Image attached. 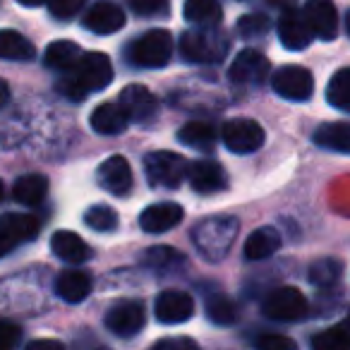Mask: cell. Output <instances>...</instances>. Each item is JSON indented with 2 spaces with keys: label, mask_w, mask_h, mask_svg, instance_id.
<instances>
[{
  "label": "cell",
  "mask_w": 350,
  "mask_h": 350,
  "mask_svg": "<svg viewBox=\"0 0 350 350\" xmlns=\"http://www.w3.org/2000/svg\"><path fill=\"white\" fill-rule=\"evenodd\" d=\"M154 314L161 324H185L195 314V300L190 297V293L165 291L156 297Z\"/></svg>",
  "instance_id": "8fae6325"
},
{
  "label": "cell",
  "mask_w": 350,
  "mask_h": 350,
  "mask_svg": "<svg viewBox=\"0 0 350 350\" xmlns=\"http://www.w3.org/2000/svg\"><path fill=\"white\" fill-rule=\"evenodd\" d=\"M98 185L116 197H125L132 190V170L122 156H108L96 170Z\"/></svg>",
  "instance_id": "7c38bea8"
},
{
  "label": "cell",
  "mask_w": 350,
  "mask_h": 350,
  "mask_svg": "<svg viewBox=\"0 0 350 350\" xmlns=\"http://www.w3.org/2000/svg\"><path fill=\"white\" fill-rule=\"evenodd\" d=\"M257 348L262 350H295V340L278 334H267L257 338Z\"/></svg>",
  "instance_id": "f35d334b"
},
{
  "label": "cell",
  "mask_w": 350,
  "mask_h": 350,
  "mask_svg": "<svg viewBox=\"0 0 350 350\" xmlns=\"http://www.w3.org/2000/svg\"><path fill=\"white\" fill-rule=\"evenodd\" d=\"M312 29L305 20V12H297L295 8L286 10L278 20V39L288 51H305L312 41Z\"/></svg>",
  "instance_id": "e0dca14e"
},
{
  "label": "cell",
  "mask_w": 350,
  "mask_h": 350,
  "mask_svg": "<svg viewBox=\"0 0 350 350\" xmlns=\"http://www.w3.org/2000/svg\"><path fill=\"white\" fill-rule=\"evenodd\" d=\"M221 139H224L226 149L233 151V154H252L264 144V130L257 120L235 118V120H228L224 125Z\"/></svg>",
  "instance_id": "ba28073f"
},
{
  "label": "cell",
  "mask_w": 350,
  "mask_h": 350,
  "mask_svg": "<svg viewBox=\"0 0 350 350\" xmlns=\"http://www.w3.org/2000/svg\"><path fill=\"white\" fill-rule=\"evenodd\" d=\"M8 98H10V87H8L5 79H0V108L5 106Z\"/></svg>",
  "instance_id": "b9f144b4"
},
{
  "label": "cell",
  "mask_w": 350,
  "mask_h": 350,
  "mask_svg": "<svg viewBox=\"0 0 350 350\" xmlns=\"http://www.w3.org/2000/svg\"><path fill=\"white\" fill-rule=\"evenodd\" d=\"M55 293L60 295V300L77 305V302L87 300L89 293H92V278H89V273L79 271V269L60 271L58 281H55Z\"/></svg>",
  "instance_id": "44dd1931"
},
{
  "label": "cell",
  "mask_w": 350,
  "mask_h": 350,
  "mask_svg": "<svg viewBox=\"0 0 350 350\" xmlns=\"http://www.w3.org/2000/svg\"><path fill=\"white\" fill-rule=\"evenodd\" d=\"M36 49L27 36L20 31L3 29L0 31V60H15V63H25V60H34Z\"/></svg>",
  "instance_id": "d4e9b609"
},
{
  "label": "cell",
  "mask_w": 350,
  "mask_h": 350,
  "mask_svg": "<svg viewBox=\"0 0 350 350\" xmlns=\"http://www.w3.org/2000/svg\"><path fill=\"white\" fill-rule=\"evenodd\" d=\"M312 348L314 350H350V331L343 324L326 329L312 338Z\"/></svg>",
  "instance_id": "1f68e13d"
},
{
  "label": "cell",
  "mask_w": 350,
  "mask_h": 350,
  "mask_svg": "<svg viewBox=\"0 0 350 350\" xmlns=\"http://www.w3.org/2000/svg\"><path fill=\"white\" fill-rule=\"evenodd\" d=\"M144 262L154 269H173L175 264H183L185 257L175 247H168V245H159V247H151L146 250L144 254Z\"/></svg>",
  "instance_id": "e575fe53"
},
{
  "label": "cell",
  "mask_w": 350,
  "mask_h": 350,
  "mask_svg": "<svg viewBox=\"0 0 350 350\" xmlns=\"http://www.w3.org/2000/svg\"><path fill=\"white\" fill-rule=\"evenodd\" d=\"M314 142L329 151L350 154V122H324L314 130Z\"/></svg>",
  "instance_id": "484cf974"
},
{
  "label": "cell",
  "mask_w": 350,
  "mask_h": 350,
  "mask_svg": "<svg viewBox=\"0 0 350 350\" xmlns=\"http://www.w3.org/2000/svg\"><path fill=\"white\" fill-rule=\"evenodd\" d=\"M228 39L219 31H190L180 39V55L187 63H221L228 55Z\"/></svg>",
  "instance_id": "3957f363"
},
{
  "label": "cell",
  "mask_w": 350,
  "mask_h": 350,
  "mask_svg": "<svg viewBox=\"0 0 350 350\" xmlns=\"http://www.w3.org/2000/svg\"><path fill=\"white\" fill-rule=\"evenodd\" d=\"M305 20L317 39L331 41L338 34V12L331 0H307Z\"/></svg>",
  "instance_id": "4fadbf2b"
},
{
  "label": "cell",
  "mask_w": 350,
  "mask_h": 350,
  "mask_svg": "<svg viewBox=\"0 0 350 350\" xmlns=\"http://www.w3.org/2000/svg\"><path fill=\"white\" fill-rule=\"evenodd\" d=\"M187 178H190L192 190L200 192V195H214V192L226 190V185H228L224 165L211 159H202L192 163L187 168Z\"/></svg>",
  "instance_id": "2e32d148"
},
{
  "label": "cell",
  "mask_w": 350,
  "mask_h": 350,
  "mask_svg": "<svg viewBox=\"0 0 350 350\" xmlns=\"http://www.w3.org/2000/svg\"><path fill=\"white\" fill-rule=\"evenodd\" d=\"M22 338V329L12 321H3L0 319V350L15 348Z\"/></svg>",
  "instance_id": "ab89813d"
},
{
  "label": "cell",
  "mask_w": 350,
  "mask_h": 350,
  "mask_svg": "<svg viewBox=\"0 0 350 350\" xmlns=\"http://www.w3.org/2000/svg\"><path fill=\"white\" fill-rule=\"evenodd\" d=\"M20 5H25V8H39V5H46L49 0H17Z\"/></svg>",
  "instance_id": "7bdbcfd3"
},
{
  "label": "cell",
  "mask_w": 350,
  "mask_h": 350,
  "mask_svg": "<svg viewBox=\"0 0 350 350\" xmlns=\"http://www.w3.org/2000/svg\"><path fill=\"white\" fill-rule=\"evenodd\" d=\"M240 224L233 216H211V219L202 221L192 230V240L195 247L204 254L206 259H221L224 254H228V250L233 247L235 235H238Z\"/></svg>",
  "instance_id": "7a4b0ae2"
},
{
  "label": "cell",
  "mask_w": 350,
  "mask_h": 350,
  "mask_svg": "<svg viewBox=\"0 0 350 350\" xmlns=\"http://www.w3.org/2000/svg\"><path fill=\"white\" fill-rule=\"evenodd\" d=\"M51 250L58 254L63 262L70 264H82L87 259H92V247L79 238L72 230H58V233L51 238Z\"/></svg>",
  "instance_id": "7402d4cb"
},
{
  "label": "cell",
  "mask_w": 350,
  "mask_h": 350,
  "mask_svg": "<svg viewBox=\"0 0 350 350\" xmlns=\"http://www.w3.org/2000/svg\"><path fill=\"white\" fill-rule=\"evenodd\" d=\"M340 273H343V264L338 259H319L310 267V281L319 288H329L338 281Z\"/></svg>",
  "instance_id": "d6a6232c"
},
{
  "label": "cell",
  "mask_w": 350,
  "mask_h": 350,
  "mask_svg": "<svg viewBox=\"0 0 350 350\" xmlns=\"http://www.w3.org/2000/svg\"><path fill=\"white\" fill-rule=\"evenodd\" d=\"M271 70L267 55H262L259 51H243V53L235 55L233 65L228 70V77L233 84L240 87H259V84L267 82V75Z\"/></svg>",
  "instance_id": "30bf717a"
},
{
  "label": "cell",
  "mask_w": 350,
  "mask_h": 350,
  "mask_svg": "<svg viewBox=\"0 0 350 350\" xmlns=\"http://www.w3.org/2000/svg\"><path fill=\"white\" fill-rule=\"evenodd\" d=\"M87 5V0H49V10L55 20L65 22L72 20L75 15H79V10Z\"/></svg>",
  "instance_id": "74e56055"
},
{
  "label": "cell",
  "mask_w": 350,
  "mask_h": 350,
  "mask_svg": "<svg viewBox=\"0 0 350 350\" xmlns=\"http://www.w3.org/2000/svg\"><path fill=\"white\" fill-rule=\"evenodd\" d=\"M82 25L84 29L94 31V34H116V31H120L125 27V12L118 5H113V3H96L94 8H89Z\"/></svg>",
  "instance_id": "d6986e66"
},
{
  "label": "cell",
  "mask_w": 350,
  "mask_h": 350,
  "mask_svg": "<svg viewBox=\"0 0 350 350\" xmlns=\"http://www.w3.org/2000/svg\"><path fill=\"white\" fill-rule=\"evenodd\" d=\"M345 27H348V34H350V12H348V17H345Z\"/></svg>",
  "instance_id": "f6af8a7d"
},
{
  "label": "cell",
  "mask_w": 350,
  "mask_h": 350,
  "mask_svg": "<svg viewBox=\"0 0 350 350\" xmlns=\"http://www.w3.org/2000/svg\"><path fill=\"white\" fill-rule=\"evenodd\" d=\"M82 55H84V51L79 49L75 41L60 39V41H53V44L46 49L44 63H46V68H51V70L68 72V70H72L75 65L82 60Z\"/></svg>",
  "instance_id": "cb8c5ba5"
},
{
  "label": "cell",
  "mask_w": 350,
  "mask_h": 350,
  "mask_svg": "<svg viewBox=\"0 0 350 350\" xmlns=\"http://www.w3.org/2000/svg\"><path fill=\"white\" fill-rule=\"evenodd\" d=\"M41 221L34 214H3L0 216V240L8 247H17L22 243H29L39 235Z\"/></svg>",
  "instance_id": "9a60e30c"
},
{
  "label": "cell",
  "mask_w": 350,
  "mask_h": 350,
  "mask_svg": "<svg viewBox=\"0 0 350 350\" xmlns=\"http://www.w3.org/2000/svg\"><path fill=\"white\" fill-rule=\"evenodd\" d=\"M178 139L197 151H211L216 146V130L206 122H187L178 130Z\"/></svg>",
  "instance_id": "f1b7e54d"
},
{
  "label": "cell",
  "mask_w": 350,
  "mask_h": 350,
  "mask_svg": "<svg viewBox=\"0 0 350 350\" xmlns=\"http://www.w3.org/2000/svg\"><path fill=\"white\" fill-rule=\"evenodd\" d=\"M173 55V39L165 29H151L132 44L130 60L137 68H163Z\"/></svg>",
  "instance_id": "5b68a950"
},
{
  "label": "cell",
  "mask_w": 350,
  "mask_h": 350,
  "mask_svg": "<svg viewBox=\"0 0 350 350\" xmlns=\"http://www.w3.org/2000/svg\"><path fill=\"white\" fill-rule=\"evenodd\" d=\"M113 82V65L106 53H84L72 70L58 79V92L70 101H82L87 94L101 92Z\"/></svg>",
  "instance_id": "6da1fadb"
},
{
  "label": "cell",
  "mask_w": 350,
  "mask_h": 350,
  "mask_svg": "<svg viewBox=\"0 0 350 350\" xmlns=\"http://www.w3.org/2000/svg\"><path fill=\"white\" fill-rule=\"evenodd\" d=\"M326 98L334 108L350 113V68H343L331 77L326 87Z\"/></svg>",
  "instance_id": "f546056e"
},
{
  "label": "cell",
  "mask_w": 350,
  "mask_h": 350,
  "mask_svg": "<svg viewBox=\"0 0 350 350\" xmlns=\"http://www.w3.org/2000/svg\"><path fill=\"white\" fill-rule=\"evenodd\" d=\"M187 22L200 27H216L224 17L219 0H187L185 10H183Z\"/></svg>",
  "instance_id": "83f0119b"
},
{
  "label": "cell",
  "mask_w": 350,
  "mask_h": 350,
  "mask_svg": "<svg viewBox=\"0 0 350 350\" xmlns=\"http://www.w3.org/2000/svg\"><path fill=\"white\" fill-rule=\"evenodd\" d=\"M89 125H92V130L98 132V135L113 137V135H122V132L127 130L130 118L122 111L120 103H101V106L92 113V118H89Z\"/></svg>",
  "instance_id": "ffe728a7"
},
{
  "label": "cell",
  "mask_w": 350,
  "mask_h": 350,
  "mask_svg": "<svg viewBox=\"0 0 350 350\" xmlns=\"http://www.w3.org/2000/svg\"><path fill=\"white\" fill-rule=\"evenodd\" d=\"M206 314H209V319L219 326L235 324V321H238V305H235L230 297L216 295L206 302Z\"/></svg>",
  "instance_id": "4dcf8cb0"
},
{
  "label": "cell",
  "mask_w": 350,
  "mask_h": 350,
  "mask_svg": "<svg viewBox=\"0 0 350 350\" xmlns=\"http://www.w3.org/2000/svg\"><path fill=\"white\" fill-rule=\"evenodd\" d=\"M130 8L139 17H165L170 3L168 0H130Z\"/></svg>",
  "instance_id": "8d00e7d4"
},
{
  "label": "cell",
  "mask_w": 350,
  "mask_h": 350,
  "mask_svg": "<svg viewBox=\"0 0 350 350\" xmlns=\"http://www.w3.org/2000/svg\"><path fill=\"white\" fill-rule=\"evenodd\" d=\"M3 192H5V190H3V183H0V200H3Z\"/></svg>",
  "instance_id": "bcb514c9"
},
{
  "label": "cell",
  "mask_w": 350,
  "mask_h": 350,
  "mask_svg": "<svg viewBox=\"0 0 350 350\" xmlns=\"http://www.w3.org/2000/svg\"><path fill=\"white\" fill-rule=\"evenodd\" d=\"M271 87L278 96L288 98V101H307L314 92V79L312 72L300 65H283L273 72Z\"/></svg>",
  "instance_id": "52a82bcc"
},
{
  "label": "cell",
  "mask_w": 350,
  "mask_h": 350,
  "mask_svg": "<svg viewBox=\"0 0 350 350\" xmlns=\"http://www.w3.org/2000/svg\"><path fill=\"white\" fill-rule=\"evenodd\" d=\"M187 161L180 154L173 151H154L144 159L146 178L154 187H165V190H175L183 180L187 178Z\"/></svg>",
  "instance_id": "277c9868"
},
{
  "label": "cell",
  "mask_w": 350,
  "mask_h": 350,
  "mask_svg": "<svg viewBox=\"0 0 350 350\" xmlns=\"http://www.w3.org/2000/svg\"><path fill=\"white\" fill-rule=\"evenodd\" d=\"M106 329L111 334L120 336V338H130V336L139 334L146 324V312L139 302L135 300H120L106 312Z\"/></svg>",
  "instance_id": "9c48e42d"
},
{
  "label": "cell",
  "mask_w": 350,
  "mask_h": 350,
  "mask_svg": "<svg viewBox=\"0 0 350 350\" xmlns=\"http://www.w3.org/2000/svg\"><path fill=\"white\" fill-rule=\"evenodd\" d=\"M343 326H345V329H348V331H350V314H348V317H345V321H343Z\"/></svg>",
  "instance_id": "ee69618b"
},
{
  "label": "cell",
  "mask_w": 350,
  "mask_h": 350,
  "mask_svg": "<svg viewBox=\"0 0 350 350\" xmlns=\"http://www.w3.org/2000/svg\"><path fill=\"white\" fill-rule=\"evenodd\" d=\"M271 27L267 15H245L240 17L238 22V34L245 36V39H257V36H264Z\"/></svg>",
  "instance_id": "d590c367"
},
{
  "label": "cell",
  "mask_w": 350,
  "mask_h": 350,
  "mask_svg": "<svg viewBox=\"0 0 350 350\" xmlns=\"http://www.w3.org/2000/svg\"><path fill=\"white\" fill-rule=\"evenodd\" d=\"M178 345H183V348H197L195 340H187V338H183V340H170V338L159 340V343H156V348H178Z\"/></svg>",
  "instance_id": "60d3db41"
},
{
  "label": "cell",
  "mask_w": 350,
  "mask_h": 350,
  "mask_svg": "<svg viewBox=\"0 0 350 350\" xmlns=\"http://www.w3.org/2000/svg\"><path fill=\"white\" fill-rule=\"evenodd\" d=\"M183 216H185V211H183L180 204H175V202H161V204H154L142 211L139 228L149 235H159V233H165V230L175 228V226L183 221Z\"/></svg>",
  "instance_id": "ac0fdd59"
},
{
  "label": "cell",
  "mask_w": 350,
  "mask_h": 350,
  "mask_svg": "<svg viewBox=\"0 0 350 350\" xmlns=\"http://www.w3.org/2000/svg\"><path fill=\"white\" fill-rule=\"evenodd\" d=\"M118 103H120L122 111L127 113L130 122H146L159 111L156 96L146 87H142V84H130V87L122 89Z\"/></svg>",
  "instance_id": "5bb4252c"
},
{
  "label": "cell",
  "mask_w": 350,
  "mask_h": 350,
  "mask_svg": "<svg viewBox=\"0 0 350 350\" xmlns=\"http://www.w3.org/2000/svg\"><path fill=\"white\" fill-rule=\"evenodd\" d=\"M278 247H281V235H278V230L264 226V228H257L247 238V243H245V259H250V262H262V259H269L271 254H276Z\"/></svg>",
  "instance_id": "603a6c76"
},
{
  "label": "cell",
  "mask_w": 350,
  "mask_h": 350,
  "mask_svg": "<svg viewBox=\"0 0 350 350\" xmlns=\"http://www.w3.org/2000/svg\"><path fill=\"white\" fill-rule=\"evenodd\" d=\"M12 195H15V200L20 204L36 206L49 195V180L44 175H22V178H17L15 187H12Z\"/></svg>",
  "instance_id": "4316f807"
},
{
  "label": "cell",
  "mask_w": 350,
  "mask_h": 350,
  "mask_svg": "<svg viewBox=\"0 0 350 350\" xmlns=\"http://www.w3.org/2000/svg\"><path fill=\"white\" fill-rule=\"evenodd\" d=\"M84 224L89 226V228L98 230V233H111V230L118 228V214L111 209V206H92V209L87 211V216H84Z\"/></svg>",
  "instance_id": "836d02e7"
},
{
  "label": "cell",
  "mask_w": 350,
  "mask_h": 350,
  "mask_svg": "<svg viewBox=\"0 0 350 350\" xmlns=\"http://www.w3.org/2000/svg\"><path fill=\"white\" fill-rule=\"evenodd\" d=\"M262 312L273 321H297L307 314V300L297 288L283 286L264 297Z\"/></svg>",
  "instance_id": "8992f818"
}]
</instances>
